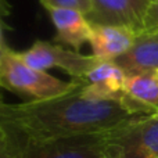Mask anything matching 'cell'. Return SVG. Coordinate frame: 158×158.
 <instances>
[{"label": "cell", "instance_id": "cell-9", "mask_svg": "<svg viewBox=\"0 0 158 158\" xmlns=\"http://www.w3.org/2000/svg\"><path fill=\"white\" fill-rule=\"evenodd\" d=\"M114 61L126 75L156 72L158 69V28L140 31L131 49Z\"/></svg>", "mask_w": 158, "mask_h": 158}, {"label": "cell", "instance_id": "cell-14", "mask_svg": "<svg viewBox=\"0 0 158 158\" xmlns=\"http://www.w3.org/2000/svg\"><path fill=\"white\" fill-rule=\"evenodd\" d=\"M158 28V0H154L150 4L143 21V31L157 29Z\"/></svg>", "mask_w": 158, "mask_h": 158}, {"label": "cell", "instance_id": "cell-10", "mask_svg": "<svg viewBox=\"0 0 158 158\" xmlns=\"http://www.w3.org/2000/svg\"><path fill=\"white\" fill-rule=\"evenodd\" d=\"M53 24L56 27L54 42L68 44L77 52L85 43H89L92 35V24L87 21L86 14L74 8L52 7L47 8Z\"/></svg>", "mask_w": 158, "mask_h": 158}, {"label": "cell", "instance_id": "cell-16", "mask_svg": "<svg viewBox=\"0 0 158 158\" xmlns=\"http://www.w3.org/2000/svg\"><path fill=\"white\" fill-rule=\"evenodd\" d=\"M0 44H4V42H3V31H2V25H0Z\"/></svg>", "mask_w": 158, "mask_h": 158}, {"label": "cell", "instance_id": "cell-3", "mask_svg": "<svg viewBox=\"0 0 158 158\" xmlns=\"http://www.w3.org/2000/svg\"><path fill=\"white\" fill-rule=\"evenodd\" d=\"M107 133H85L43 140L10 135L14 142V158H108Z\"/></svg>", "mask_w": 158, "mask_h": 158}, {"label": "cell", "instance_id": "cell-4", "mask_svg": "<svg viewBox=\"0 0 158 158\" xmlns=\"http://www.w3.org/2000/svg\"><path fill=\"white\" fill-rule=\"evenodd\" d=\"M108 158H158V114L107 133Z\"/></svg>", "mask_w": 158, "mask_h": 158}, {"label": "cell", "instance_id": "cell-7", "mask_svg": "<svg viewBox=\"0 0 158 158\" xmlns=\"http://www.w3.org/2000/svg\"><path fill=\"white\" fill-rule=\"evenodd\" d=\"M126 72L115 61H98L81 79V92L93 100H119L125 93Z\"/></svg>", "mask_w": 158, "mask_h": 158}, {"label": "cell", "instance_id": "cell-2", "mask_svg": "<svg viewBox=\"0 0 158 158\" xmlns=\"http://www.w3.org/2000/svg\"><path fill=\"white\" fill-rule=\"evenodd\" d=\"M0 86L31 100H47L69 93L81 86V81L65 82L46 71L25 64L17 52L6 47L0 69Z\"/></svg>", "mask_w": 158, "mask_h": 158}, {"label": "cell", "instance_id": "cell-6", "mask_svg": "<svg viewBox=\"0 0 158 158\" xmlns=\"http://www.w3.org/2000/svg\"><path fill=\"white\" fill-rule=\"evenodd\" d=\"M154 0H92V11L86 14L92 25H122L143 31V21Z\"/></svg>", "mask_w": 158, "mask_h": 158}, {"label": "cell", "instance_id": "cell-8", "mask_svg": "<svg viewBox=\"0 0 158 158\" xmlns=\"http://www.w3.org/2000/svg\"><path fill=\"white\" fill-rule=\"evenodd\" d=\"M137 33L122 25H92L89 39L92 54L101 61L117 60L132 47Z\"/></svg>", "mask_w": 158, "mask_h": 158}, {"label": "cell", "instance_id": "cell-18", "mask_svg": "<svg viewBox=\"0 0 158 158\" xmlns=\"http://www.w3.org/2000/svg\"><path fill=\"white\" fill-rule=\"evenodd\" d=\"M0 104H2V100H0Z\"/></svg>", "mask_w": 158, "mask_h": 158}, {"label": "cell", "instance_id": "cell-17", "mask_svg": "<svg viewBox=\"0 0 158 158\" xmlns=\"http://www.w3.org/2000/svg\"><path fill=\"white\" fill-rule=\"evenodd\" d=\"M156 74H157V77H158V69H157V71H156Z\"/></svg>", "mask_w": 158, "mask_h": 158}, {"label": "cell", "instance_id": "cell-5", "mask_svg": "<svg viewBox=\"0 0 158 158\" xmlns=\"http://www.w3.org/2000/svg\"><path fill=\"white\" fill-rule=\"evenodd\" d=\"M17 56L36 69L60 68L77 81H81L100 61L93 54L85 56L77 50L64 49L60 44L44 40H36L28 50L17 52Z\"/></svg>", "mask_w": 158, "mask_h": 158}, {"label": "cell", "instance_id": "cell-11", "mask_svg": "<svg viewBox=\"0 0 158 158\" xmlns=\"http://www.w3.org/2000/svg\"><path fill=\"white\" fill-rule=\"evenodd\" d=\"M125 93L158 114V77L156 72L132 74L126 77Z\"/></svg>", "mask_w": 158, "mask_h": 158}, {"label": "cell", "instance_id": "cell-1", "mask_svg": "<svg viewBox=\"0 0 158 158\" xmlns=\"http://www.w3.org/2000/svg\"><path fill=\"white\" fill-rule=\"evenodd\" d=\"M82 86V82H81ZM81 86L47 100L0 104V125L18 137L32 140L110 132L146 117L135 115L119 100H93Z\"/></svg>", "mask_w": 158, "mask_h": 158}, {"label": "cell", "instance_id": "cell-13", "mask_svg": "<svg viewBox=\"0 0 158 158\" xmlns=\"http://www.w3.org/2000/svg\"><path fill=\"white\" fill-rule=\"evenodd\" d=\"M0 158H14L13 137L3 125H0Z\"/></svg>", "mask_w": 158, "mask_h": 158}, {"label": "cell", "instance_id": "cell-15", "mask_svg": "<svg viewBox=\"0 0 158 158\" xmlns=\"http://www.w3.org/2000/svg\"><path fill=\"white\" fill-rule=\"evenodd\" d=\"M6 44H0V69H2V63H3V56H4V50H6Z\"/></svg>", "mask_w": 158, "mask_h": 158}, {"label": "cell", "instance_id": "cell-12", "mask_svg": "<svg viewBox=\"0 0 158 158\" xmlns=\"http://www.w3.org/2000/svg\"><path fill=\"white\" fill-rule=\"evenodd\" d=\"M40 4L44 8L61 7V8H74L83 14H89L92 11V0H40Z\"/></svg>", "mask_w": 158, "mask_h": 158}]
</instances>
